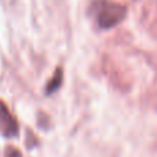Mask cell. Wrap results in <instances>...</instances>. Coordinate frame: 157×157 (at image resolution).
I'll return each instance as SVG.
<instances>
[{
    "label": "cell",
    "instance_id": "6da1fadb",
    "mask_svg": "<svg viewBox=\"0 0 157 157\" xmlns=\"http://www.w3.org/2000/svg\"><path fill=\"white\" fill-rule=\"evenodd\" d=\"M91 11L94 13L95 21L101 29H110V28L116 26L117 24H120L124 19L125 14H127L123 6L105 2V0L95 2L92 4Z\"/></svg>",
    "mask_w": 157,
    "mask_h": 157
},
{
    "label": "cell",
    "instance_id": "3957f363",
    "mask_svg": "<svg viewBox=\"0 0 157 157\" xmlns=\"http://www.w3.org/2000/svg\"><path fill=\"white\" fill-rule=\"evenodd\" d=\"M62 84V71L61 69H57V72H55L54 77L50 80V83L47 84V88H46V92L47 94H51V92L57 91L58 88H59V86Z\"/></svg>",
    "mask_w": 157,
    "mask_h": 157
},
{
    "label": "cell",
    "instance_id": "277c9868",
    "mask_svg": "<svg viewBox=\"0 0 157 157\" xmlns=\"http://www.w3.org/2000/svg\"><path fill=\"white\" fill-rule=\"evenodd\" d=\"M4 157H24L19 150H17L14 146H7L4 150Z\"/></svg>",
    "mask_w": 157,
    "mask_h": 157
},
{
    "label": "cell",
    "instance_id": "7a4b0ae2",
    "mask_svg": "<svg viewBox=\"0 0 157 157\" xmlns=\"http://www.w3.org/2000/svg\"><path fill=\"white\" fill-rule=\"evenodd\" d=\"M0 134L6 138L18 135V123L3 101H0Z\"/></svg>",
    "mask_w": 157,
    "mask_h": 157
}]
</instances>
